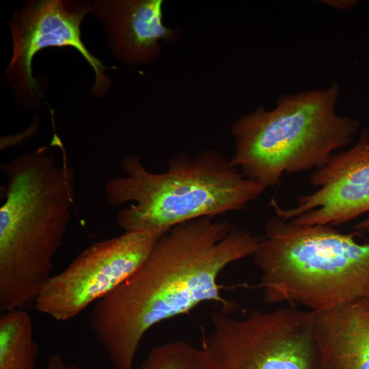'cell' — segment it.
<instances>
[{
  "label": "cell",
  "mask_w": 369,
  "mask_h": 369,
  "mask_svg": "<svg viewBox=\"0 0 369 369\" xmlns=\"http://www.w3.org/2000/svg\"><path fill=\"white\" fill-rule=\"evenodd\" d=\"M167 165L165 172L153 173L129 154L120 163L124 174L107 181L109 204L131 203L117 217L124 232L163 234L184 222L243 210L265 189L217 150L193 157L180 152Z\"/></svg>",
  "instance_id": "3"
},
{
  "label": "cell",
  "mask_w": 369,
  "mask_h": 369,
  "mask_svg": "<svg viewBox=\"0 0 369 369\" xmlns=\"http://www.w3.org/2000/svg\"><path fill=\"white\" fill-rule=\"evenodd\" d=\"M314 316L294 307L241 318L214 312L202 347L217 369H318Z\"/></svg>",
  "instance_id": "6"
},
{
  "label": "cell",
  "mask_w": 369,
  "mask_h": 369,
  "mask_svg": "<svg viewBox=\"0 0 369 369\" xmlns=\"http://www.w3.org/2000/svg\"><path fill=\"white\" fill-rule=\"evenodd\" d=\"M262 238L227 219L206 217L172 228L141 266L94 303L90 327L113 369H133L141 340L155 325L206 301L223 304L219 276L253 256Z\"/></svg>",
  "instance_id": "1"
},
{
  "label": "cell",
  "mask_w": 369,
  "mask_h": 369,
  "mask_svg": "<svg viewBox=\"0 0 369 369\" xmlns=\"http://www.w3.org/2000/svg\"><path fill=\"white\" fill-rule=\"evenodd\" d=\"M340 85L284 94L272 110L258 107L236 120L232 164L264 188L280 182L284 174L318 169L335 150L350 144L359 124L339 115Z\"/></svg>",
  "instance_id": "5"
},
{
  "label": "cell",
  "mask_w": 369,
  "mask_h": 369,
  "mask_svg": "<svg viewBox=\"0 0 369 369\" xmlns=\"http://www.w3.org/2000/svg\"><path fill=\"white\" fill-rule=\"evenodd\" d=\"M45 369H79L72 363L67 362L59 353H53L49 358Z\"/></svg>",
  "instance_id": "15"
},
{
  "label": "cell",
  "mask_w": 369,
  "mask_h": 369,
  "mask_svg": "<svg viewBox=\"0 0 369 369\" xmlns=\"http://www.w3.org/2000/svg\"><path fill=\"white\" fill-rule=\"evenodd\" d=\"M310 178L318 189L299 196L295 207L283 208L271 200L275 216L299 226L333 227L369 213V129L361 131L354 146L333 153ZM354 228L369 234V215Z\"/></svg>",
  "instance_id": "9"
},
{
  "label": "cell",
  "mask_w": 369,
  "mask_h": 369,
  "mask_svg": "<svg viewBox=\"0 0 369 369\" xmlns=\"http://www.w3.org/2000/svg\"><path fill=\"white\" fill-rule=\"evenodd\" d=\"M90 12V1L28 0L12 14L8 22L12 55L3 79L12 87L18 107L26 111L39 107L45 85L33 77L32 60L39 51L49 46L77 49L95 74L90 93L98 98L107 95L111 83L105 73L108 68L81 39V25Z\"/></svg>",
  "instance_id": "7"
},
{
  "label": "cell",
  "mask_w": 369,
  "mask_h": 369,
  "mask_svg": "<svg viewBox=\"0 0 369 369\" xmlns=\"http://www.w3.org/2000/svg\"><path fill=\"white\" fill-rule=\"evenodd\" d=\"M161 235L124 232L92 244L49 277L33 303L35 308L57 321L76 317L131 276Z\"/></svg>",
  "instance_id": "8"
},
{
  "label": "cell",
  "mask_w": 369,
  "mask_h": 369,
  "mask_svg": "<svg viewBox=\"0 0 369 369\" xmlns=\"http://www.w3.org/2000/svg\"><path fill=\"white\" fill-rule=\"evenodd\" d=\"M357 234L275 215L252 256L262 273L264 301L317 312L369 298V243L357 242Z\"/></svg>",
  "instance_id": "4"
},
{
  "label": "cell",
  "mask_w": 369,
  "mask_h": 369,
  "mask_svg": "<svg viewBox=\"0 0 369 369\" xmlns=\"http://www.w3.org/2000/svg\"><path fill=\"white\" fill-rule=\"evenodd\" d=\"M47 147L3 162L6 178L0 208V311L34 303L52 275L75 199V172Z\"/></svg>",
  "instance_id": "2"
},
{
  "label": "cell",
  "mask_w": 369,
  "mask_h": 369,
  "mask_svg": "<svg viewBox=\"0 0 369 369\" xmlns=\"http://www.w3.org/2000/svg\"><path fill=\"white\" fill-rule=\"evenodd\" d=\"M163 0H94L90 8L103 28L112 54L131 66L147 65L161 55V40L179 41L181 31L163 23Z\"/></svg>",
  "instance_id": "10"
},
{
  "label": "cell",
  "mask_w": 369,
  "mask_h": 369,
  "mask_svg": "<svg viewBox=\"0 0 369 369\" xmlns=\"http://www.w3.org/2000/svg\"><path fill=\"white\" fill-rule=\"evenodd\" d=\"M39 119L38 117L35 118L31 125L25 130L14 135H7L1 138V150L5 148L19 146L29 138H31L38 130Z\"/></svg>",
  "instance_id": "14"
},
{
  "label": "cell",
  "mask_w": 369,
  "mask_h": 369,
  "mask_svg": "<svg viewBox=\"0 0 369 369\" xmlns=\"http://www.w3.org/2000/svg\"><path fill=\"white\" fill-rule=\"evenodd\" d=\"M318 369H369V298L314 312Z\"/></svg>",
  "instance_id": "11"
},
{
  "label": "cell",
  "mask_w": 369,
  "mask_h": 369,
  "mask_svg": "<svg viewBox=\"0 0 369 369\" xmlns=\"http://www.w3.org/2000/svg\"><path fill=\"white\" fill-rule=\"evenodd\" d=\"M139 369H217L208 352L184 340L154 347Z\"/></svg>",
  "instance_id": "13"
},
{
  "label": "cell",
  "mask_w": 369,
  "mask_h": 369,
  "mask_svg": "<svg viewBox=\"0 0 369 369\" xmlns=\"http://www.w3.org/2000/svg\"><path fill=\"white\" fill-rule=\"evenodd\" d=\"M31 316L12 309L0 316V369H36L38 346Z\"/></svg>",
  "instance_id": "12"
},
{
  "label": "cell",
  "mask_w": 369,
  "mask_h": 369,
  "mask_svg": "<svg viewBox=\"0 0 369 369\" xmlns=\"http://www.w3.org/2000/svg\"><path fill=\"white\" fill-rule=\"evenodd\" d=\"M321 2L333 8L346 10L352 8L357 1L354 0H323Z\"/></svg>",
  "instance_id": "16"
}]
</instances>
